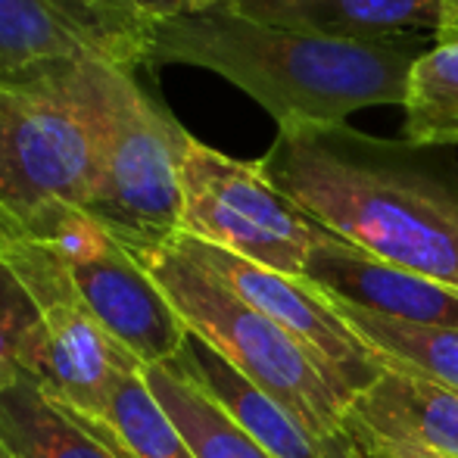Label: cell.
Instances as JSON below:
<instances>
[{"mask_svg": "<svg viewBox=\"0 0 458 458\" xmlns=\"http://www.w3.org/2000/svg\"><path fill=\"white\" fill-rule=\"evenodd\" d=\"M430 47V35L393 41L306 35L259 22L231 0H212L147 29L144 69L169 63L209 69L266 106L277 128L344 125L356 109L403 106L411 69Z\"/></svg>", "mask_w": 458, "mask_h": 458, "instance_id": "7a4b0ae2", "label": "cell"}, {"mask_svg": "<svg viewBox=\"0 0 458 458\" xmlns=\"http://www.w3.org/2000/svg\"><path fill=\"white\" fill-rule=\"evenodd\" d=\"M306 281L327 300L409 321L458 331V290L393 262L374 259L337 234L325 237L306 262Z\"/></svg>", "mask_w": 458, "mask_h": 458, "instance_id": "7c38bea8", "label": "cell"}, {"mask_svg": "<svg viewBox=\"0 0 458 458\" xmlns=\"http://www.w3.org/2000/svg\"><path fill=\"white\" fill-rule=\"evenodd\" d=\"M0 259L29 290L41 318V344L29 380L79 415L100 421L119 380L144 371V365L97 325L41 237L6 231L0 234Z\"/></svg>", "mask_w": 458, "mask_h": 458, "instance_id": "ba28073f", "label": "cell"}, {"mask_svg": "<svg viewBox=\"0 0 458 458\" xmlns=\"http://www.w3.org/2000/svg\"><path fill=\"white\" fill-rule=\"evenodd\" d=\"M169 362H175L187 377L197 380L272 458H365L352 446V440H325L309 430L272 396L256 390L203 340L187 337L182 352Z\"/></svg>", "mask_w": 458, "mask_h": 458, "instance_id": "4fadbf2b", "label": "cell"}, {"mask_svg": "<svg viewBox=\"0 0 458 458\" xmlns=\"http://www.w3.org/2000/svg\"><path fill=\"white\" fill-rule=\"evenodd\" d=\"M97 424L109 430L128 458H197L175 421L150 393L144 371H131L119 380L106 415Z\"/></svg>", "mask_w": 458, "mask_h": 458, "instance_id": "d6986e66", "label": "cell"}, {"mask_svg": "<svg viewBox=\"0 0 458 458\" xmlns=\"http://www.w3.org/2000/svg\"><path fill=\"white\" fill-rule=\"evenodd\" d=\"M241 13L290 31L344 41L437 35L443 0H231Z\"/></svg>", "mask_w": 458, "mask_h": 458, "instance_id": "5bb4252c", "label": "cell"}, {"mask_svg": "<svg viewBox=\"0 0 458 458\" xmlns=\"http://www.w3.org/2000/svg\"><path fill=\"white\" fill-rule=\"evenodd\" d=\"M182 234L290 277H306L312 250L331 237L268 182L259 159L225 157L197 138L182 165Z\"/></svg>", "mask_w": 458, "mask_h": 458, "instance_id": "8992f818", "label": "cell"}, {"mask_svg": "<svg viewBox=\"0 0 458 458\" xmlns=\"http://www.w3.org/2000/svg\"><path fill=\"white\" fill-rule=\"evenodd\" d=\"M128 253L157 281L191 337L212 346L237 374L300 418L309 430L325 440H350L344 434L350 396L300 340L197 266L175 237Z\"/></svg>", "mask_w": 458, "mask_h": 458, "instance_id": "277c9868", "label": "cell"}, {"mask_svg": "<svg viewBox=\"0 0 458 458\" xmlns=\"http://www.w3.org/2000/svg\"><path fill=\"white\" fill-rule=\"evenodd\" d=\"M334 309L350 325V331L374 352L380 368L421 374L458 393V331L384 318V315L365 312L346 302H334Z\"/></svg>", "mask_w": 458, "mask_h": 458, "instance_id": "e0dca14e", "label": "cell"}, {"mask_svg": "<svg viewBox=\"0 0 458 458\" xmlns=\"http://www.w3.org/2000/svg\"><path fill=\"white\" fill-rule=\"evenodd\" d=\"M81 4H88V6H94V10L106 13V16H113V13L106 10V0H81ZM113 19H115V16H113ZM119 22H122V19H119ZM122 25H125V22H122ZM128 29H131V25H128ZM134 31H138V29H134Z\"/></svg>", "mask_w": 458, "mask_h": 458, "instance_id": "603a6c76", "label": "cell"}, {"mask_svg": "<svg viewBox=\"0 0 458 458\" xmlns=\"http://www.w3.org/2000/svg\"><path fill=\"white\" fill-rule=\"evenodd\" d=\"M403 109L405 140L418 147H458V38L434 41L415 63Z\"/></svg>", "mask_w": 458, "mask_h": 458, "instance_id": "ac0fdd59", "label": "cell"}, {"mask_svg": "<svg viewBox=\"0 0 458 458\" xmlns=\"http://www.w3.org/2000/svg\"><path fill=\"white\" fill-rule=\"evenodd\" d=\"M344 434L365 458H458V393L384 368L350 399Z\"/></svg>", "mask_w": 458, "mask_h": 458, "instance_id": "8fae6325", "label": "cell"}, {"mask_svg": "<svg viewBox=\"0 0 458 458\" xmlns=\"http://www.w3.org/2000/svg\"><path fill=\"white\" fill-rule=\"evenodd\" d=\"M443 6H446V16H443V25L434 35V41H453V38H458V0H443Z\"/></svg>", "mask_w": 458, "mask_h": 458, "instance_id": "7402d4cb", "label": "cell"}, {"mask_svg": "<svg viewBox=\"0 0 458 458\" xmlns=\"http://www.w3.org/2000/svg\"><path fill=\"white\" fill-rule=\"evenodd\" d=\"M41 344V318L35 300L0 259V390L29 377Z\"/></svg>", "mask_w": 458, "mask_h": 458, "instance_id": "ffe728a7", "label": "cell"}, {"mask_svg": "<svg viewBox=\"0 0 458 458\" xmlns=\"http://www.w3.org/2000/svg\"><path fill=\"white\" fill-rule=\"evenodd\" d=\"M175 243L197 266H203L225 287L234 290L243 302L259 309L290 337L300 340L350 399L380 377L384 368L377 365L374 352L350 331L334 302L306 277H290L262 268L243 256L218 250L191 234H175Z\"/></svg>", "mask_w": 458, "mask_h": 458, "instance_id": "30bf717a", "label": "cell"}, {"mask_svg": "<svg viewBox=\"0 0 458 458\" xmlns=\"http://www.w3.org/2000/svg\"><path fill=\"white\" fill-rule=\"evenodd\" d=\"M91 63L144 69V35L81 0H0V88L47 85Z\"/></svg>", "mask_w": 458, "mask_h": 458, "instance_id": "9c48e42d", "label": "cell"}, {"mask_svg": "<svg viewBox=\"0 0 458 458\" xmlns=\"http://www.w3.org/2000/svg\"><path fill=\"white\" fill-rule=\"evenodd\" d=\"M206 4H212V0H106V10L125 25L138 29L140 35H147V29L159 19L199 10Z\"/></svg>", "mask_w": 458, "mask_h": 458, "instance_id": "44dd1931", "label": "cell"}, {"mask_svg": "<svg viewBox=\"0 0 458 458\" xmlns=\"http://www.w3.org/2000/svg\"><path fill=\"white\" fill-rule=\"evenodd\" d=\"M140 72L125 69L115 81L97 175L81 206L125 250L182 234V165L193 140Z\"/></svg>", "mask_w": 458, "mask_h": 458, "instance_id": "5b68a950", "label": "cell"}, {"mask_svg": "<svg viewBox=\"0 0 458 458\" xmlns=\"http://www.w3.org/2000/svg\"><path fill=\"white\" fill-rule=\"evenodd\" d=\"M440 150L346 122L290 125L277 128L259 165L340 241L458 290V163Z\"/></svg>", "mask_w": 458, "mask_h": 458, "instance_id": "6da1fadb", "label": "cell"}, {"mask_svg": "<svg viewBox=\"0 0 458 458\" xmlns=\"http://www.w3.org/2000/svg\"><path fill=\"white\" fill-rule=\"evenodd\" d=\"M144 380L197 458H272L175 362L144 368Z\"/></svg>", "mask_w": 458, "mask_h": 458, "instance_id": "2e32d148", "label": "cell"}, {"mask_svg": "<svg viewBox=\"0 0 458 458\" xmlns=\"http://www.w3.org/2000/svg\"><path fill=\"white\" fill-rule=\"evenodd\" d=\"M10 231H29L47 243L97 325L144 368L182 352L191 337L184 321L147 268L91 216L75 206H56Z\"/></svg>", "mask_w": 458, "mask_h": 458, "instance_id": "52a82bcc", "label": "cell"}, {"mask_svg": "<svg viewBox=\"0 0 458 458\" xmlns=\"http://www.w3.org/2000/svg\"><path fill=\"white\" fill-rule=\"evenodd\" d=\"M125 69L91 63L47 85L0 88V234L56 206H85Z\"/></svg>", "mask_w": 458, "mask_h": 458, "instance_id": "3957f363", "label": "cell"}, {"mask_svg": "<svg viewBox=\"0 0 458 458\" xmlns=\"http://www.w3.org/2000/svg\"><path fill=\"white\" fill-rule=\"evenodd\" d=\"M0 458H13L10 453H6V449H4V443H0Z\"/></svg>", "mask_w": 458, "mask_h": 458, "instance_id": "cb8c5ba5", "label": "cell"}, {"mask_svg": "<svg viewBox=\"0 0 458 458\" xmlns=\"http://www.w3.org/2000/svg\"><path fill=\"white\" fill-rule=\"evenodd\" d=\"M0 443L13 458H128L103 424L29 377L0 390Z\"/></svg>", "mask_w": 458, "mask_h": 458, "instance_id": "9a60e30c", "label": "cell"}]
</instances>
